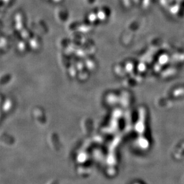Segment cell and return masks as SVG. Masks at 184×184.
I'll return each instance as SVG.
<instances>
[{"mask_svg": "<svg viewBox=\"0 0 184 184\" xmlns=\"http://www.w3.org/2000/svg\"><path fill=\"white\" fill-rule=\"evenodd\" d=\"M11 1H12V0H2V2H6V3H7H7H9V2H11Z\"/></svg>", "mask_w": 184, "mask_h": 184, "instance_id": "6da1fadb", "label": "cell"}]
</instances>
